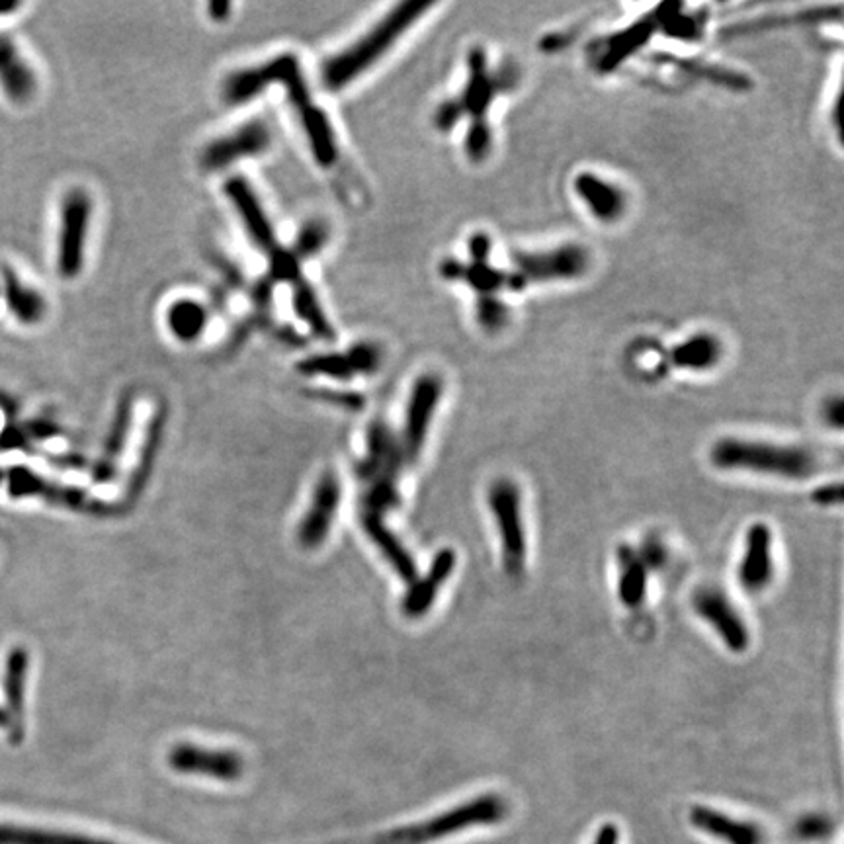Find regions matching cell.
Wrapping results in <instances>:
<instances>
[{"mask_svg": "<svg viewBox=\"0 0 844 844\" xmlns=\"http://www.w3.org/2000/svg\"><path fill=\"white\" fill-rule=\"evenodd\" d=\"M292 311L313 339L321 342L334 341L337 331H334L333 321L324 311L313 284L306 278L299 280L292 286Z\"/></svg>", "mask_w": 844, "mask_h": 844, "instance_id": "22", "label": "cell"}, {"mask_svg": "<svg viewBox=\"0 0 844 844\" xmlns=\"http://www.w3.org/2000/svg\"><path fill=\"white\" fill-rule=\"evenodd\" d=\"M162 429H164V411H157L153 419L149 422V429H147V438L144 442V449H141V456H139V464L135 469L134 481L132 486L139 487L145 481V477L149 476L151 467H153L155 458H157V449L161 444Z\"/></svg>", "mask_w": 844, "mask_h": 844, "instance_id": "35", "label": "cell"}, {"mask_svg": "<svg viewBox=\"0 0 844 844\" xmlns=\"http://www.w3.org/2000/svg\"><path fill=\"white\" fill-rule=\"evenodd\" d=\"M296 114L315 164L324 171L333 169L341 159V145L329 114L315 100L304 109L297 110Z\"/></svg>", "mask_w": 844, "mask_h": 844, "instance_id": "17", "label": "cell"}, {"mask_svg": "<svg viewBox=\"0 0 844 844\" xmlns=\"http://www.w3.org/2000/svg\"><path fill=\"white\" fill-rule=\"evenodd\" d=\"M431 9H434V4L424 0H409L394 7L366 34L324 59L319 72L323 89L341 92L360 81V77L372 71Z\"/></svg>", "mask_w": 844, "mask_h": 844, "instance_id": "1", "label": "cell"}, {"mask_svg": "<svg viewBox=\"0 0 844 844\" xmlns=\"http://www.w3.org/2000/svg\"><path fill=\"white\" fill-rule=\"evenodd\" d=\"M657 26H659V19H657L655 10V14L639 20L638 24H634L626 32L612 37L606 52L601 57L598 71L611 72L614 69H618L624 59L631 57L641 45H646L649 42V37L655 34Z\"/></svg>", "mask_w": 844, "mask_h": 844, "instance_id": "26", "label": "cell"}, {"mask_svg": "<svg viewBox=\"0 0 844 844\" xmlns=\"http://www.w3.org/2000/svg\"><path fill=\"white\" fill-rule=\"evenodd\" d=\"M0 844H116L90 836L39 831L27 826L0 825Z\"/></svg>", "mask_w": 844, "mask_h": 844, "instance_id": "31", "label": "cell"}, {"mask_svg": "<svg viewBox=\"0 0 844 844\" xmlns=\"http://www.w3.org/2000/svg\"><path fill=\"white\" fill-rule=\"evenodd\" d=\"M618 843V831L616 826L606 825L601 831V835L596 839V844H616Z\"/></svg>", "mask_w": 844, "mask_h": 844, "instance_id": "47", "label": "cell"}, {"mask_svg": "<svg viewBox=\"0 0 844 844\" xmlns=\"http://www.w3.org/2000/svg\"><path fill=\"white\" fill-rule=\"evenodd\" d=\"M306 75L301 59L292 52L274 55L266 61L249 67H239L229 72L221 82V99L227 106H247L264 96L274 87L288 89L292 82Z\"/></svg>", "mask_w": 844, "mask_h": 844, "instance_id": "5", "label": "cell"}, {"mask_svg": "<svg viewBox=\"0 0 844 844\" xmlns=\"http://www.w3.org/2000/svg\"><path fill=\"white\" fill-rule=\"evenodd\" d=\"M224 196L233 207L243 225L244 233L262 254H270L278 247V233L270 219L261 196L244 176H229L224 182Z\"/></svg>", "mask_w": 844, "mask_h": 844, "instance_id": "10", "label": "cell"}, {"mask_svg": "<svg viewBox=\"0 0 844 844\" xmlns=\"http://www.w3.org/2000/svg\"><path fill=\"white\" fill-rule=\"evenodd\" d=\"M811 499L823 506H833V504L841 503L843 491H841L839 483H831V486L819 487L818 491H813L811 494Z\"/></svg>", "mask_w": 844, "mask_h": 844, "instance_id": "43", "label": "cell"}, {"mask_svg": "<svg viewBox=\"0 0 844 844\" xmlns=\"http://www.w3.org/2000/svg\"><path fill=\"white\" fill-rule=\"evenodd\" d=\"M134 422V396L124 394L116 407V413L110 424L109 436L104 442V452L99 466L94 467V477L99 481H110L116 476V461L122 456V449L126 446L127 436Z\"/></svg>", "mask_w": 844, "mask_h": 844, "instance_id": "23", "label": "cell"}, {"mask_svg": "<svg viewBox=\"0 0 844 844\" xmlns=\"http://www.w3.org/2000/svg\"><path fill=\"white\" fill-rule=\"evenodd\" d=\"M773 532L766 524H753L745 538V554L739 566V583L746 593H761L773 581Z\"/></svg>", "mask_w": 844, "mask_h": 844, "instance_id": "15", "label": "cell"}, {"mask_svg": "<svg viewBox=\"0 0 844 844\" xmlns=\"http://www.w3.org/2000/svg\"><path fill=\"white\" fill-rule=\"evenodd\" d=\"M678 12H681V7H673V14H661V10H657V19L665 30L666 36L678 37V39L700 37V20L694 19V16H683Z\"/></svg>", "mask_w": 844, "mask_h": 844, "instance_id": "37", "label": "cell"}, {"mask_svg": "<svg viewBox=\"0 0 844 844\" xmlns=\"http://www.w3.org/2000/svg\"><path fill=\"white\" fill-rule=\"evenodd\" d=\"M477 321L486 331H499L509 321V309L493 296H481L477 301Z\"/></svg>", "mask_w": 844, "mask_h": 844, "instance_id": "38", "label": "cell"}, {"mask_svg": "<svg viewBox=\"0 0 844 844\" xmlns=\"http://www.w3.org/2000/svg\"><path fill=\"white\" fill-rule=\"evenodd\" d=\"M169 764L176 773L199 774L217 780H237L243 774V759L229 751H212L182 743L169 753Z\"/></svg>", "mask_w": 844, "mask_h": 844, "instance_id": "14", "label": "cell"}, {"mask_svg": "<svg viewBox=\"0 0 844 844\" xmlns=\"http://www.w3.org/2000/svg\"><path fill=\"white\" fill-rule=\"evenodd\" d=\"M317 399H321L324 403L339 404L341 409L346 411H362L364 409V397L354 394V391H327L321 389L315 394Z\"/></svg>", "mask_w": 844, "mask_h": 844, "instance_id": "41", "label": "cell"}, {"mask_svg": "<svg viewBox=\"0 0 844 844\" xmlns=\"http://www.w3.org/2000/svg\"><path fill=\"white\" fill-rule=\"evenodd\" d=\"M647 567L646 561L631 549H620V581L618 594L624 606L638 608L646 601Z\"/></svg>", "mask_w": 844, "mask_h": 844, "instance_id": "29", "label": "cell"}, {"mask_svg": "<svg viewBox=\"0 0 844 844\" xmlns=\"http://www.w3.org/2000/svg\"><path fill=\"white\" fill-rule=\"evenodd\" d=\"M469 256L474 264H486L491 256V239L486 233H476L469 239Z\"/></svg>", "mask_w": 844, "mask_h": 844, "instance_id": "42", "label": "cell"}, {"mask_svg": "<svg viewBox=\"0 0 844 844\" xmlns=\"http://www.w3.org/2000/svg\"><path fill=\"white\" fill-rule=\"evenodd\" d=\"M10 716L4 710H0V728H9Z\"/></svg>", "mask_w": 844, "mask_h": 844, "instance_id": "48", "label": "cell"}, {"mask_svg": "<svg viewBox=\"0 0 844 844\" xmlns=\"http://www.w3.org/2000/svg\"><path fill=\"white\" fill-rule=\"evenodd\" d=\"M24 4L19 0H0V19H7V16H14Z\"/></svg>", "mask_w": 844, "mask_h": 844, "instance_id": "46", "label": "cell"}, {"mask_svg": "<svg viewBox=\"0 0 844 844\" xmlns=\"http://www.w3.org/2000/svg\"><path fill=\"white\" fill-rule=\"evenodd\" d=\"M296 368L306 378H324L339 384H349L356 378L344 351L315 352L299 360Z\"/></svg>", "mask_w": 844, "mask_h": 844, "instance_id": "28", "label": "cell"}, {"mask_svg": "<svg viewBox=\"0 0 844 844\" xmlns=\"http://www.w3.org/2000/svg\"><path fill=\"white\" fill-rule=\"evenodd\" d=\"M269 259V274L266 278L276 286V284H288L289 288L297 284L304 276V262L297 259L289 247L278 244L274 251L266 254Z\"/></svg>", "mask_w": 844, "mask_h": 844, "instance_id": "33", "label": "cell"}, {"mask_svg": "<svg viewBox=\"0 0 844 844\" xmlns=\"http://www.w3.org/2000/svg\"><path fill=\"white\" fill-rule=\"evenodd\" d=\"M442 386L441 376L436 374H422L414 381L404 409L403 436H401V452L407 461H414L421 456L424 442L431 431L432 419L441 403Z\"/></svg>", "mask_w": 844, "mask_h": 844, "instance_id": "8", "label": "cell"}, {"mask_svg": "<svg viewBox=\"0 0 844 844\" xmlns=\"http://www.w3.org/2000/svg\"><path fill=\"white\" fill-rule=\"evenodd\" d=\"M346 358L352 364V369L356 374V378H369V376H376L381 366H384V349L379 346L378 342L374 341H356L352 342L351 346L344 351Z\"/></svg>", "mask_w": 844, "mask_h": 844, "instance_id": "34", "label": "cell"}, {"mask_svg": "<svg viewBox=\"0 0 844 844\" xmlns=\"http://www.w3.org/2000/svg\"><path fill=\"white\" fill-rule=\"evenodd\" d=\"M489 506L503 544L504 567L511 575H521L526 561V532L518 487L511 479H497L489 489Z\"/></svg>", "mask_w": 844, "mask_h": 844, "instance_id": "7", "label": "cell"}, {"mask_svg": "<svg viewBox=\"0 0 844 844\" xmlns=\"http://www.w3.org/2000/svg\"><path fill=\"white\" fill-rule=\"evenodd\" d=\"M233 9L235 7L231 4V2H221V0H217V2H209V4H207V16L214 20V22L224 24V22H227V20L231 19V12H233Z\"/></svg>", "mask_w": 844, "mask_h": 844, "instance_id": "44", "label": "cell"}, {"mask_svg": "<svg viewBox=\"0 0 844 844\" xmlns=\"http://www.w3.org/2000/svg\"><path fill=\"white\" fill-rule=\"evenodd\" d=\"M514 274L522 284L532 282H554V280H573L583 276L591 264V256L583 247L566 244L546 252H514Z\"/></svg>", "mask_w": 844, "mask_h": 844, "instance_id": "9", "label": "cell"}, {"mask_svg": "<svg viewBox=\"0 0 844 844\" xmlns=\"http://www.w3.org/2000/svg\"><path fill=\"white\" fill-rule=\"evenodd\" d=\"M0 92L12 106L32 104L39 92L36 67L10 34H0Z\"/></svg>", "mask_w": 844, "mask_h": 844, "instance_id": "11", "label": "cell"}, {"mask_svg": "<svg viewBox=\"0 0 844 844\" xmlns=\"http://www.w3.org/2000/svg\"><path fill=\"white\" fill-rule=\"evenodd\" d=\"M466 116L461 104L458 99L444 100L438 109L434 110V116H432V124L434 127L442 132V134H448L454 127L458 126L459 119Z\"/></svg>", "mask_w": 844, "mask_h": 844, "instance_id": "40", "label": "cell"}, {"mask_svg": "<svg viewBox=\"0 0 844 844\" xmlns=\"http://www.w3.org/2000/svg\"><path fill=\"white\" fill-rule=\"evenodd\" d=\"M0 301L10 317L22 327H37L49 315V301L44 292L22 278L19 270L2 266L0 270Z\"/></svg>", "mask_w": 844, "mask_h": 844, "instance_id": "13", "label": "cell"}, {"mask_svg": "<svg viewBox=\"0 0 844 844\" xmlns=\"http://www.w3.org/2000/svg\"><path fill=\"white\" fill-rule=\"evenodd\" d=\"M721 360V342L711 334H694L688 341L678 344L671 354V362L676 368L710 369Z\"/></svg>", "mask_w": 844, "mask_h": 844, "instance_id": "27", "label": "cell"}, {"mask_svg": "<svg viewBox=\"0 0 844 844\" xmlns=\"http://www.w3.org/2000/svg\"><path fill=\"white\" fill-rule=\"evenodd\" d=\"M331 225L323 217H309L297 227L292 251L301 262L317 259L331 243Z\"/></svg>", "mask_w": 844, "mask_h": 844, "instance_id": "30", "label": "cell"}, {"mask_svg": "<svg viewBox=\"0 0 844 844\" xmlns=\"http://www.w3.org/2000/svg\"><path fill=\"white\" fill-rule=\"evenodd\" d=\"M678 67H683L684 71L692 72L696 77H702L706 81H711L714 84H721L726 89L745 90L751 87V82L743 75H739L735 71H729L723 67H714V65L694 64V61H678Z\"/></svg>", "mask_w": 844, "mask_h": 844, "instance_id": "36", "label": "cell"}, {"mask_svg": "<svg viewBox=\"0 0 844 844\" xmlns=\"http://www.w3.org/2000/svg\"><path fill=\"white\" fill-rule=\"evenodd\" d=\"M27 653L24 649H12L7 663V676H4V688H7V700H9L10 726L14 721L22 719L24 710V686H26Z\"/></svg>", "mask_w": 844, "mask_h": 844, "instance_id": "32", "label": "cell"}, {"mask_svg": "<svg viewBox=\"0 0 844 844\" xmlns=\"http://www.w3.org/2000/svg\"><path fill=\"white\" fill-rule=\"evenodd\" d=\"M362 524H364V531L368 532L369 538L374 539V544L378 546L379 551L389 561V566L396 569L397 575L401 577L404 583H414L419 579L414 559L404 549L403 544L389 532L384 521L378 516L362 514Z\"/></svg>", "mask_w": 844, "mask_h": 844, "instance_id": "25", "label": "cell"}, {"mask_svg": "<svg viewBox=\"0 0 844 844\" xmlns=\"http://www.w3.org/2000/svg\"><path fill=\"white\" fill-rule=\"evenodd\" d=\"M458 556L454 549L444 548L432 559L431 569L426 575L411 583L409 593L403 598L401 611L407 618H421L431 611L432 604L442 591V586L448 581V577L456 569Z\"/></svg>", "mask_w": 844, "mask_h": 844, "instance_id": "18", "label": "cell"}, {"mask_svg": "<svg viewBox=\"0 0 844 844\" xmlns=\"http://www.w3.org/2000/svg\"><path fill=\"white\" fill-rule=\"evenodd\" d=\"M691 821L704 833L718 836L729 844H763V833L759 831V826L735 821L710 808L700 806L692 809Z\"/></svg>", "mask_w": 844, "mask_h": 844, "instance_id": "24", "label": "cell"}, {"mask_svg": "<svg viewBox=\"0 0 844 844\" xmlns=\"http://www.w3.org/2000/svg\"><path fill=\"white\" fill-rule=\"evenodd\" d=\"M341 501V483L331 471H327L315 487L313 503L299 526V544L304 548H317L323 544L333 526L334 514Z\"/></svg>", "mask_w": 844, "mask_h": 844, "instance_id": "16", "label": "cell"}, {"mask_svg": "<svg viewBox=\"0 0 844 844\" xmlns=\"http://www.w3.org/2000/svg\"><path fill=\"white\" fill-rule=\"evenodd\" d=\"M694 611L718 631L719 638L723 639L728 649L735 653L746 651V647L751 643V636H749L745 620L719 589L714 586L700 589L694 596Z\"/></svg>", "mask_w": 844, "mask_h": 844, "instance_id": "12", "label": "cell"}, {"mask_svg": "<svg viewBox=\"0 0 844 844\" xmlns=\"http://www.w3.org/2000/svg\"><path fill=\"white\" fill-rule=\"evenodd\" d=\"M711 464L719 469H741L784 479H808L818 471V459L808 449L739 438L716 442Z\"/></svg>", "mask_w": 844, "mask_h": 844, "instance_id": "2", "label": "cell"}, {"mask_svg": "<svg viewBox=\"0 0 844 844\" xmlns=\"http://www.w3.org/2000/svg\"><path fill=\"white\" fill-rule=\"evenodd\" d=\"M575 192L583 199L586 209L602 224L618 221L626 212V194L620 186L596 176L593 172H581L575 179Z\"/></svg>", "mask_w": 844, "mask_h": 844, "instance_id": "20", "label": "cell"}, {"mask_svg": "<svg viewBox=\"0 0 844 844\" xmlns=\"http://www.w3.org/2000/svg\"><path fill=\"white\" fill-rule=\"evenodd\" d=\"M92 196L82 186L67 190L57 212L55 237V270L59 278L77 280L87 264L90 225H92Z\"/></svg>", "mask_w": 844, "mask_h": 844, "instance_id": "3", "label": "cell"}, {"mask_svg": "<svg viewBox=\"0 0 844 844\" xmlns=\"http://www.w3.org/2000/svg\"><path fill=\"white\" fill-rule=\"evenodd\" d=\"M272 129L262 119H249L202 147L198 164L207 174L225 172L244 161L259 159L272 147Z\"/></svg>", "mask_w": 844, "mask_h": 844, "instance_id": "6", "label": "cell"}, {"mask_svg": "<svg viewBox=\"0 0 844 844\" xmlns=\"http://www.w3.org/2000/svg\"><path fill=\"white\" fill-rule=\"evenodd\" d=\"M506 813V803L499 796L489 794L474 801L461 803L456 809H449L444 816L429 819L424 823L403 826L394 833L376 836L368 843L362 844H426L436 839L454 835L467 826L491 825L501 821Z\"/></svg>", "mask_w": 844, "mask_h": 844, "instance_id": "4", "label": "cell"}, {"mask_svg": "<svg viewBox=\"0 0 844 844\" xmlns=\"http://www.w3.org/2000/svg\"><path fill=\"white\" fill-rule=\"evenodd\" d=\"M825 419L835 429L843 426V401L839 397H835L831 403H826Z\"/></svg>", "mask_w": 844, "mask_h": 844, "instance_id": "45", "label": "cell"}, {"mask_svg": "<svg viewBox=\"0 0 844 844\" xmlns=\"http://www.w3.org/2000/svg\"><path fill=\"white\" fill-rule=\"evenodd\" d=\"M212 313L204 301L196 297H176L164 309L162 321L167 333L180 344H196L209 327Z\"/></svg>", "mask_w": 844, "mask_h": 844, "instance_id": "21", "label": "cell"}, {"mask_svg": "<svg viewBox=\"0 0 844 844\" xmlns=\"http://www.w3.org/2000/svg\"><path fill=\"white\" fill-rule=\"evenodd\" d=\"M491 127L486 122H471L466 135V153L474 162H481L487 159L491 151Z\"/></svg>", "mask_w": 844, "mask_h": 844, "instance_id": "39", "label": "cell"}, {"mask_svg": "<svg viewBox=\"0 0 844 844\" xmlns=\"http://www.w3.org/2000/svg\"><path fill=\"white\" fill-rule=\"evenodd\" d=\"M467 69L469 79L458 99L459 104L464 114L471 116V122H486L487 110L497 96V90L501 89V82L487 69V55L481 47L467 55Z\"/></svg>", "mask_w": 844, "mask_h": 844, "instance_id": "19", "label": "cell"}]
</instances>
